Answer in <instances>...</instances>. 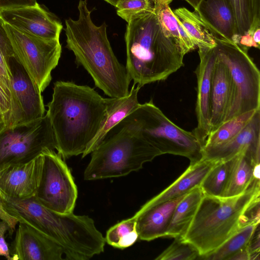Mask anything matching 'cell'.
<instances>
[{
	"label": "cell",
	"mask_w": 260,
	"mask_h": 260,
	"mask_svg": "<svg viewBox=\"0 0 260 260\" xmlns=\"http://www.w3.org/2000/svg\"><path fill=\"white\" fill-rule=\"evenodd\" d=\"M253 39L258 45H260V28H257L253 34Z\"/></svg>",
	"instance_id": "cell-42"
},
{
	"label": "cell",
	"mask_w": 260,
	"mask_h": 260,
	"mask_svg": "<svg viewBox=\"0 0 260 260\" xmlns=\"http://www.w3.org/2000/svg\"><path fill=\"white\" fill-rule=\"evenodd\" d=\"M11 246L12 260H61V247L48 236L23 222H18Z\"/></svg>",
	"instance_id": "cell-15"
},
{
	"label": "cell",
	"mask_w": 260,
	"mask_h": 260,
	"mask_svg": "<svg viewBox=\"0 0 260 260\" xmlns=\"http://www.w3.org/2000/svg\"><path fill=\"white\" fill-rule=\"evenodd\" d=\"M140 88L134 83L126 96L114 98L108 110L106 116L99 131L89 145L85 153L82 155V158L91 153L111 128L138 107L140 104L138 94Z\"/></svg>",
	"instance_id": "cell-23"
},
{
	"label": "cell",
	"mask_w": 260,
	"mask_h": 260,
	"mask_svg": "<svg viewBox=\"0 0 260 260\" xmlns=\"http://www.w3.org/2000/svg\"><path fill=\"white\" fill-rule=\"evenodd\" d=\"M200 256L197 249L182 238H176L173 242L158 255L156 260H193Z\"/></svg>",
	"instance_id": "cell-31"
},
{
	"label": "cell",
	"mask_w": 260,
	"mask_h": 260,
	"mask_svg": "<svg viewBox=\"0 0 260 260\" xmlns=\"http://www.w3.org/2000/svg\"><path fill=\"white\" fill-rule=\"evenodd\" d=\"M41 153L29 162L12 164L0 170V192L9 198L23 200L34 197L40 180Z\"/></svg>",
	"instance_id": "cell-14"
},
{
	"label": "cell",
	"mask_w": 260,
	"mask_h": 260,
	"mask_svg": "<svg viewBox=\"0 0 260 260\" xmlns=\"http://www.w3.org/2000/svg\"><path fill=\"white\" fill-rule=\"evenodd\" d=\"M260 163L256 164L253 168V178L256 180H260L259 177V168Z\"/></svg>",
	"instance_id": "cell-41"
},
{
	"label": "cell",
	"mask_w": 260,
	"mask_h": 260,
	"mask_svg": "<svg viewBox=\"0 0 260 260\" xmlns=\"http://www.w3.org/2000/svg\"><path fill=\"white\" fill-rule=\"evenodd\" d=\"M3 127V119L2 117V114L0 111V130L2 129Z\"/></svg>",
	"instance_id": "cell-44"
},
{
	"label": "cell",
	"mask_w": 260,
	"mask_h": 260,
	"mask_svg": "<svg viewBox=\"0 0 260 260\" xmlns=\"http://www.w3.org/2000/svg\"><path fill=\"white\" fill-rule=\"evenodd\" d=\"M37 3V0H0V12L10 9L31 6Z\"/></svg>",
	"instance_id": "cell-36"
},
{
	"label": "cell",
	"mask_w": 260,
	"mask_h": 260,
	"mask_svg": "<svg viewBox=\"0 0 260 260\" xmlns=\"http://www.w3.org/2000/svg\"><path fill=\"white\" fill-rule=\"evenodd\" d=\"M250 253L247 245L234 253L227 260H249Z\"/></svg>",
	"instance_id": "cell-39"
},
{
	"label": "cell",
	"mask_w": 260,
	"mask_h": 260,
	"mask_svg": "<svg viewBox=\"0 0 260 260\" xmlns=\"http://www.w3.org/2000/svg\"><path fill=\"white\" fill-rule=\"evenodd\" d=\"M11 72L8 62L0 51V78L10 88Z\"/></svg>",
	"instance_id": "cell-38"
},
{
	"label": "cell",
	"mask_w": 260,
	"mask_h": 260,
	"mask_svg": "<svg viewBox=\"0 0 260 260\" xmlns=\"http://www.w3.org/2000/svg\"><path fill=\"white\" fill-rule=\"evenodd\" d=\"M173 1L155 0L154 11L162 34L174 40L184 56L197 47L171 10L170 5Z\"/></svg>",
	"instance_id": "cell-22"
},
{
	"label": "cell",
	"mask_w": 260,
	"mask_h": 260,
	"mask_svg": "<svg viewBox=\"0 0 260 260\" xmlns=\"http://www.w3.org/2000/svg\"><path fill=\"white\" fill-rule=\"evenodd\" d=\"M231 79L226 66L217 55L214 66L210 97V132L223 122L232 99Z\"/></svg>",
	"instance_id": "cell-18"
},
{
	"label": "cell",
	"mask_w": 260,
	"mask_h": 260,
	"mask_svg": "<svg viewBox=\"0 0 260 260\" xmlns=\"http://www.w3.org/2000/svg\"><path fill=\"white\" fill-rule=\"evenodd\" d=\"M54 136L46 114L42 117L0 130V170L26 163L46 149L56 150Z\"/></svg>",
	"instance_id": "cell-8"
},
{
	"label": "cell",
	"mask_w": 260,
	"mask_h": 260,
	"mask_svg": "<svg viewBox=\"0 0 260 260\" xmlns=\"http://www.w3.org/2000/svg\"><path fill=\"white\" fill-rule=\"evenodd\" d=\"M150 1H152L153 3V4H154V3L155 0H150Z\"/></svg>",
	"instance_id": "cell-45"
},
{
	"label": "cell",
	"mask_w": 260,
	"mask_h": 260,
	"mask_svg": "<svg viewBox=\"0 0 260 260\" xmlns=\"http://www.w3.org/2000/svg\"><path fill=\"white\" fill-rule=\"evenodd\" d=\"M8 62L12 101L11 118L8 127L42 117L46 109L42 92L14 57L10 58Z\"/></svg>",
	"instance_id": "cell-11"
},
{
	"label": "cell",
	"mask_w": 260,
	"mask_h": 260,
	"mask_svg": "<svg viewBox=\"0 0 260 260\" xmlns=\"http://www.w3.org/2000/svg\"><path fill=\"white\" fill-rule=\"evenodd\" d=\"M198 49L200 62L195 71L197 78L196 105L197 125L192 132L203 147L210 132L211 90L217 51L216 47Z\"/></svg>",
	"instance_id": "cell-13"
},
{
	"label": "cell",
	"mask_w": 260,
	"mask_h": 260,
	"mask_svg": "<svg viewBox=\"0 0 260 260\" xmlns=\"http://www.w3.org/2000/svg\"><path fill=\"white\" fill-rule=\"evenodd\" d=\"M259 223L254 222L242 226L217 249L200 258L206 260H227L248 245Z\"/></svg>",
	"instance_id": "cell-29"
},
{
	"label": "cell",
	"mask_w": 260,
	"mask_h": 260,
	"mask_svg": "<svg viewBox=\"0 0 260 260\" xmlns=\"http://www.w3.org/2000/svg\"><path fill=\"white\" fill-rule=\"evenodd\" d=\"M260 156L245 151L235 157L229 181L223 197H231L243 193L253 180L254 166L260 162Z\"/></svg>",
	"instance_id": "cell-25"
},
{
	"label": "cell",
	"mask_w": 260,
	"mask_h": 260,
	"mask_svg": "<svg viewBox=\"0 0 260 260\" xmlns=\"http://www.w3.org/2000/svg\"><path fill=\"white\" fill-rule=\"evenodd\" d=\"M217 43V57L229 69L232 87L225 122L260 109V73L247 51L231 41H218Z\"/></svg>",
	"instance_id": "cell-7"
},
{
	"label": "cell",
	"mask_w": 260,
	"mask_h": 260,
	"mask_svg": "<svg viewBox=\"0 0 260 260\" xmlns=\"http://www.w3.org/2000/svg\"><path fill=\"white\" fill-rule=\"evenodd\" d=\"M249 151L260 156V109L236 137L218 146L202 149V158L215 162L225 161Z\"/></svg>",
	"instance_id": "cell-16"
},
{
	"label": "cell",
	"mask_w": 260,
	"mask_h": 260,
	"mask_svg": "<svg viewBox=\"0 0 260 260\" xmlns=\"http://www.w3.org/2000/svg\"><path fill=\"white\" fill-rule=\"evenodd\" d=\"M6 207L4 199L0 192V223H5L9 228V232L12 234L15 231L18 221L8 212Z\"/></svg>",
	"instance_id": "cell-35"
},
{
	"label": "cell",
	"mask_w": 260,
	"mask_h": 260,
	"mask_svg": "<svg viewBox=\"0 0 260 260\" xmlns=\"http://www.w3.org/2000/svg\"><path fill=\"white\" fill-rule=\"evenodd\" d=\"M195 11L223 38L232 41L237 31L234 12L229 0H203Z\"/></svg>",
	"instance_id": "cell-21"
},
{
	"label": "cell",
	"mask_w": 260,
	"mask_h": 260,
	"mask_svg": "<svg viewBox=\"0 0 260 260\" xmlns=\"http://www.w3.org/2000/svg\"><path fill=\"white\" fill-rule=\"evenodd\" d=\"M236 156L227 160L218 162L211 169L200 184L204 195L223 197Z\"/></svg>",
	"instance_id": "cell-28"
},
{
	"label": "cell",
	"mask_w": 260,
	"mask_h": 260,
	"mask_svg": "<svg viewBox=\"0 0 260 260\" xmlns=\"http://www.w3.org/2000/svg\"><path fill=\"white\" fill-rule=\"evenodd\" d=\"M0 18L15 28L47 40H59L63 28L60 20L38 2L31 6L3 10Z\"/></svg>",
	"instance_id": "cell-12"
},
{
	"label": "cell",
	"mask_w": 260,
	"mask_h": 260,
	"mask_svg": "<svg viewBox=\"0 0 260 260\" xmlns=\"http://www.w3.org/2000/svg\"><path fill=\"white\" fill-rule=\"evenodd\" d=\"M12 103L10 88L0 78V111L3 122V128L7 127L10 124L12 114Z\"/></svg>",
	"instance_id": "cell-33"
},
{
	"label": "cell",
	"mask_w": 260,
	"mask_h": 260,
	"mask_svg": "<svg viewBox=\"0 0 260 260\" xmlns=\"http://www.w3.org/2000/svg\"><path fill=\"white\" fill-rule=\"evenodd\" d=\"M4 21L0 18V51L7 61L10 58L14 57L13 49L5 29Z\"/></svg>",
	"instance_id": "cell-34"
},
{
	"label": "cell",
	"mask_w": 260,
	"mask_h": 260,
	"mask_svg": "<svg viewBox=\"0 0 260 260\" xmlns=\"http://www.w3.org/2000/svg\"><path fill=\"white\" fill-rule=\"evenodd\" d=\"M176 17L198 48H213L218 41H229L223 38L216 31L198 11L192 12L185 7L173 11Z\"/></svg>",
	"instance_id": "cell-20"
},
{
	"label": "cell",
	"mask_w": 260,
	"mask_h": 260,
	"mask_svg": "<svg viewBox=\"0 0 260 260\" xmlns=\"http://www.w3.org/2000/svg\"><path fill=\"white\" fill-rule=\"evenodd\" d=\"M8 231V228L3 222L0 223V256H5L8 260H12L10 250L5 240V234Z\"/></svg>",
	"instance_id": "cell-37"
},
{
	"label": "cell",
	"mask_w": 260,
	"mask_h": 260,
	"mask_svg": "<svg viewBox=\"0 0 260 260\" xmlns=\"http://www.w3.org/2000/svg\"><path fill=\"white\" fill-rule=\"evenodd\" d=\"M91 153L83 173L86 180L126 176L161 155L143 137L131 114L111 128Z\"/></svg>",
	"instance_id": "cell-5"
},
{
	"label": "cell",
	"mask_w": 260,
	"mask_h": 260,
	"mask_svg": "<svg viewBox=\"0 0 260 260\" xmlns=\"http://www.w3.org/2000/svg\"><path fill=\"white\" fill-rule=\"evenodd\" d=\"M14 57L42 92L49 85L51 72L61 54L59 40H47L21 31L4 22Z\"/></svg>",
	"instance_id": "cell-9"
},
{
	"label": "cell",
	"mask_w": 260,
	"mask_h": 260,
	"mask_svg": "<svg viewBox=\"0 0 260 260\" xmlns=\"http://www.w3.org/2000/svg\"><path fill=\"white\" fill-rule=\"evenodd\" d=\"M234 12L237 34L253 35L260 28V0H229Z\"/></svg>",
	"instance_id": "cell-26"
},
{
	"label": "cell",
	"mask_w": 260,
	"mask_h": 260,
	"mask_svg": "<svg viewBox=\"0 0 260 260\" xmlns=\"http://www.w3.org/2000/svg\"><path fill=\"white\" fill-rule=\"evenodd\" d=\"M189 4L193 9L194 10L198 9L199 5L203 0H183Z\"/></svg>",
	"instance_id": "cell-40"
},
{
	"label": "cell",
	"mask_w": 260,
	"mask_h": 260,
	"mask_svg": "<svg viewBox=\"0 0 260 260\" xmlns=\"http://www.w3.org/2000/svg\"><path fill=\"white\" fill-rule=\"evenodd\" d=\"M117 14L128 23L132 19L154 11L150 0H120L115 7Z\"/></svg>",
	"instance_id": "cell-32"
},
{
	"label": "cell",
	"mask_w": 260,
	"mask_h": 260,
	"mask_svg": "<svg viewBox=\"0 0 260 260\" xmlns=\"http://www.w3.org/2000/svg\"><path fill=\"white\" fill-rule=\"evenodd\" d=\"M259 182L253 179L243 193L234 197L204 194L182 238L197 249L199 257L212 252L241 228L252 223L249 210L259 201Z\"/></svg>",
	"instance_id": "cell-4"
},
{
	"label": "cell",
	"mask_w": 260,
	"mask_h": 260,
	"mask_svg": "<svg viewBox=\"0 0 260 260\" xmlns=\"http://www.w3.org/2000/svg\"><path fill=\"white\" fill-rule=\"evenodd\" d=\"M78 17L65 20L66 47L72 51L78 66L83 67L96 87L110 98L126 96L132 79L125 66L115 56L108 38L107 25L98 26L91 18L87 0H80Z\"/></svg>",
	"instance_id": "cell-2"
},
{
	"label": "cell",
	"mask_w": 260,
	"mask_h": 260,
	"mask_svg": "<svg viewBox=\"0 0 260 260\" xmlns=\"http://www.w3.org/2000/svg\"><path fill=\"white\" fill-rule=\"evenodd\" d=\"M105 239L109 245L116 248L123 249L133 245L138 239L135 218L123 220L111 227Z\"/></svg>",
	"instance_id": "cell-30"
},
{
	"label": "cell",
	"mask_w": 260,
	"mask_h": 260,
	"mask_svg": "<svg viewBox=\"0 0 260 260\" xmlns=\"http://www.w3.org/2000/svg\"><path fill=\"white\" fill-rule=\"evenodd\" d=\"M42 154V173L34 197L42 205L54 212H73L78 190L70 170L54 150L46 149Z\"/></svg>",
	"instance_id": "cell-10"
},
{
	"label": "cell",
	"mask_w": 260,
	"mask_h": 260,
	"mask_svg": "<svg viewBox=\"0 0 260 260\" xmlns=\"http://www.w3.org/2000/svg\"><path fill=\"white\" fill-rule=\"evenodd\" d=\"M258 109L243 113L222 123L209 134L202 149L221 145L234 138L248 124Z\"/></svg>",
	"instance_id": "cell-27"
},
{
	"label": "cell",
	"mask_w": 260,
	"mask_h": 260,
	"mask_svg": "<svg viewBox=\"0 0 260 260\" xmlns=\"http://www.w3.org/2000/svg\"><path fill=\"white\" fill-rule=\"evenodd\" d=\"M186 194L150 207L142 206L133 216L136 220L138 239L150 241L166 237L175 209Z\"/></svg>",
	"instance_id": "cell-17"
},
{
	"label": "cell",
	"mask_w": 260,
	"mask_h": 260,
	"mask_svg": "<svg viewBox=\"0 0 260 260\" xmlns=\"http://www.w3.org/2000/svg\"><path fill=\"white\" fill-rule=\"evenodd\" d=\"M202 158L189 165L187 169L172 184L142 206L150 207L182 196L200 184L211 169L217 163Z\"/></svg>",
	"instance_id": "cell-19"
},
{
	"label": "cell",
	"mask_w": 260,
	"mask_h": 260,
	"mask_svg": "<svg viewBox=\"0 0 260 260\" xmlns=\"http://www.w3.org/2000/svg\"><path fill=\"white\" fill-rule=\"evenodd\" d=\"M107 3L116 7L120 0H104Z\"/></svg>",
	"instance_id": "cell-43"
},
{
	"label": "cell",
	"mask_w": 260,
	"mask_h": 260,
	"mask_svg": "<svg viewBox=\"0 0 260 260\" xmlns=\"http://www.w3.org/2000/svg\"><path fill=\"white\" fill-rule=\"evenodd\" d=\"M125 68L140 88L164 81L184 66V55L174 40L166 37L154 11L138 16L126 25Z\"/></svg>",
	"instance_id": "cell-3"
},
{
	"label": "cell",
	"mask_w": 260,
	"mask_h": 260,
	"mask_svg": "<svg viewBox=\"0 0 260 260\" xmlns=\"http://www.w3.org/2000/svg\"><path fill=\"white\" fill-rule=\"evenodd\" d=\"M47 105L56 150L63 159L83 155L99 131L114 98H104L94 88L57 81Z\"/></svg>",
	"instance_id": "cell-1"
},
{
	"label": "cell",
	"mask_w": 260,
	"mask_h": 260,
	"mask_svg": "<svg viewBox=\"0 0 260 260\" xmlns=\"http://www.w3.org/2000/svg\"><path fill=\"white\" fill-rule=\"evenodd\" d=\"M204 196L200 186H197L181 200L177 205L166 237L183 238L196 213Z\"/></svg>",
	"instance_id": "cell-24"
},
{
	"label": "cell",
	"mask_w": 260,
	"mask_h": 260,
	"mask_svg": "<svg viewBox=\"0 0 260 260\" xmlns=\"http://www.w3.org/2000/svg\"><path fill=\"white\" fill-rule=\"evenodd\" d=\"M142 135L161 154L187 158L192 165L202 158L203 146L191 132L173 122L151 99L131 113Z\"/></svg>",
	"instance_id": "cell-6"
}]
</instances>
